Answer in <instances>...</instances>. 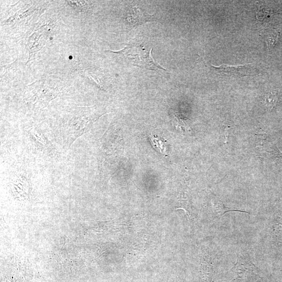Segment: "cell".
Returning <instances> with one entry per match:
<instances>
[{
  "instance_id": "obj_4",
  "label": "cell",
  "mask_w": 282,
  "mask_h": 282,
  "mask_svg": "<svg viewBox=\"0 0 282 282\" xmlns=\"http://www.w3.org/2000/svg\"><path fill=\"white\" fill-rule=\"evenodd\" d=\"M126 21L129 26L135 27L149 22L156 21L157 20L153 15L147 14L137 6H134L128 10Z\"/></svg>"
},
{
  "instance_id": "obj_5",
  "label": "cell",
  "mask_w": 282,
  "mask_h": 282,
  "mask_svg": "<svg viewBox=\"0 0 282 282\" xmlns=\"http://www.w3.org/2000/svg\"><path fill=\"white\" fill-rule=\"evenodd\" d=\"M212 202L214 213L216 216L218 217H220L227 212L231 211H238L243 213H248L247 212L239 210L231 209L230 208L227 207L222 201L216 196H213Z\"/></svg>"
},
{
  "instance_id": "obj_2",
  "label": "cell",
  "mask_w": 282,
  "mask_h": 282,
  "mask_svg": "<svg viewBox=\"0 0 282 282\" xmlns=\"http://www.w3.org/2000/svg\"><path fill=\"white\" fill-rule=\"evenodd\" d=\"M129 45L125 49L115 52L126 57L133 65L149 70H163L164 68L154 62L151 56L152 49L141 45Z\"/></svg>"
},
{
  "instance_id": "obj_1",
  "label": "cell",
  "mask_w": 282,
  "mask_h": 282,
  "mask_svg": "<svg viewBox=\"0 0 282 282\" xmlns=\"http://www.w3.org/2000/svg\"><path fill=\"white\" fill-rule=\"evenodd\" d=\"M99 117L91 108H78L71 110L61 127L64 144L70 147L75 139L91 129Z\"/></svg>"
},
{
  "instance_id": "obj_7",
  "label": "cell",
  "mask_w": 282,
  "mask_h": 282,
  "mask_svg": "<svg viewBox=\"0 0 282 282\" xmlns=\"http://www.w3.org/2000/svg\"><path fill=\"white\" fill-rule=\"evenodd\" d=\"M278 99L276 92H272L268 94L265 98V104L269 110H271L275 106Z\"/></svg>"
},
{
  "instance_id": "obj_6",
  "label": "cell",
  "mask_w": 282,
  "mask_h": 282,
  "mask_svg": "<svg viewBox=\"0 0 282 282\" xmlns=\"http://www.w3.org/2000/svg\"><path fill=\"white\" fill-rule=\"evenodd\" d=\"M151 143L153 146L157 150L158 152L166 155L167 154L164 143L165 141H162L156 135H151L150 136Z\"/></svg>"
},
{
  "instance_id": "obj_3",
  "label": "cell",
  "mask_w": 282,
  "mask_h": 282,
  "mask_svg": "<svg viewBox=\"0 0 282 282\" xmlns=\"http://www.w3.org/2000/svg\"><path fill=\"white\" fill-rule=\"evenodd\" d=\"M211 69L215 73L228 76L243 77L255 75L258 73V69L254 64L244 66H229L222 65L219 67L211 66Z\"/></svg>"
}]
</instances>
